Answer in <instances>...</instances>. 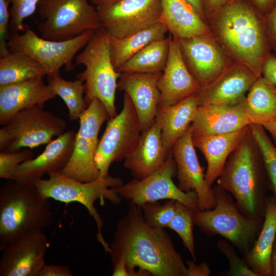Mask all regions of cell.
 <instances>
[{
	"instance_id": "41",
	"label": "cell",
	"mask_w": 276,
	"mask_h": 276,
	"mask_svg": "<svg viewBox=\"0 0 276 276\" xmlns=\"http://www.w3.org/2000/svg\"><path fill=\"white\" fill-rule=\"evenodd\" d=\"M262 76L276 86V55L269 52L265 57L262 64Z\"/></svg>"
},
{
	"instance_id": "21",
	"label": "cell",
	"mask_w": 276,
	"mask_h": 276,
	"mask_svg": "<svg viewBox=\"0 0 276 276\" xmlns=\"http://www.w3.org/2000/svg\"><path fill=\"white\" fill-rule=\"evenodd\" d=\"M160 74L123 73L117 89L130 97L137 113L142 132L154 123L159 107L160 94L158 80Z\"/></svg>"
},
{
	"instance_id": "28",
	"label": "cell",
	"mask_w": 276,
	"mask_h": 276,
	"mask_svg": "<svg viewBox=\"0 0 276 276\" xmlns=\"http://www.w3.org/2000/svg\"><path fill=\"white\" fill-rule=\"evenodd\" d=\"M276 235V201L267 196L261 231L251 249L243 258L258 276H272L271 259Z\"/></svg>"
},
{
	"instance_id": "23",
	"label": "cell",
	"mask_w": 276,
	"mask_h": 276,
	"mask_svg": "<svg viewBox=\"0 0 276 276\" xmlns=\"http://www.w3.org/2000/svg\"><path fill=\"white\" fill-rule=\"evenodd\" d=\"M243 102L234 106H198L191 124L193 136L227 133L249 125Z\"/></svg>"
},
{
	"instance_id": "47",
	"label": "cell",
	"mask_w": 276,
	"mask_h": 276,
	"mask_svg": "<svg viewBox=\"0 0 276 276\" xmlns=\"http://www.w3.org/2000/svg\"><path fill=\"white\" fill-rule=\"evenodd\" d=\"M265 129L268 131L276 144V119L272 120L263 125Z\"/></svg>"
},
{
	"instance_id": "34",
	"label": "cell",
	"mask_w": 276,
	"mask_h": 276,
	"mask_svg": "<svg viewBox=\"0 0 276 276\" xmlns=\"http://www.w3.org/2000/svg\"><path fill=\"white\" fill-rule=\"evenodd\" d=\"M261 152L269 183V190L276 201V147L263 125H249Z\"/></svg>"
},
{
	"instance_id": "24",
	"label": "cell",
	"mask_w": 276,
	"mask_h": 276,
	"mask_svg": "<svg viewBox=\"0 0 276 276\" xmlns=\"http://www.w3.org/2000/svg\"><path fill=\"white\" fill-rule=\"evenodd\" d=\"M169 155L163 147L160 125L155 120L141 132L135 148L124 159V166L134 178L142 179L158 170Z\"/></svg>"
},
{
	"instance_id": "33",
	"label": "cell",
	"mask_w": 276,
	"mask_h": 276,
	"mask_svg": "<svg viewBox=\"0 0 276 276\" xmlns=\"http://www.w3.org/2000/svg\"><path fill=\"white\" fill-rule=\"evenodd\" d=\"M47 77L48 84L55 94L59 96L66 104L70 120L79 119L88 106L83 96L84 82L78 79L75 81L66 80L59 75Z\"/></svg>"
},
{
	"instance_id": "32",
	"label": "cell",
	"mask_w": 276,
	"mask_h": 276,
	"mask_svg": "<svg viewBox=\"0 0 276 276\" xmlns=\"http://www.w3.org/2000/svg\"><path fill=\"white\" fill-rule=\"evenodd\" d=\"M45 68L24 53L9 52L0 58V86L47 76Z\"/></svg>"
},
{
	"instance_id": "19",
	"label": "cell",
	"mask_w": 276,
	"mask_h": 276,
	"mask_svg": "<svg viewBox=\"0 0 276 276\" xmlns=\"http://www.w3.org/2000/svg\"><path fill=\"white\" fill-rule=\"evenodd\" d=\"M168 61L158 80L160 97L159 107L174 105L196 94L201 86L189 70L181 52L179 39L169 36Z\"/></svg>"
},
{
	"instance_id": "16",
	"label": "cell",
	"mask_w": 276,
	"mask_h": 276,
	"mask_svg": "<svg viewBox=\"0 0 276 276\" xmlns=\"http://www.w3.org/2000/svg\"><path fill=\"white\" fill-rule=\"evenodd\" d=\"M176 167L178 187L183 192L195 191L198 195L197 209L209 210L216 205L214 189L205 180L204 169L198 160L193 142L191 125L173 146L171 151Z\"/></svg>"
},
{
	"instance_id": "25",
	"label": "cell",
	"mask_w": 276,
	"mask_h": 276,
	"mask_svg": "<svg viewBox=\"0 0 276 276\" xmlns=\"http://www.w3.org/2000/svg\"><path fill=\"white\" fill-rule=\"evenodd\" d=\"M160 1L161 22L172 36L182 39L212 33L206 20L186 0Z\"/></svg>"
},
{
	"instance_id": "38",
	"label": "cell",
	"mask_w": 276,
	"mask_h": 276,
	"mask_svg": "<svg viewBox=\"0 0 276 276\" xmlns=\"http://www.w3.org/2000/svg\"><path fill=\"white\" fill-rule=\"evenodd\" d=\"M8 1L11 5L10 9V27L13 32H22L26 26L24 20L35 12L39 0Z\"/></svg>"
},
{
	"instance_id": "3",
	"label": "cell",
	"mask_w": 276,
	"mask_h": 276,
	"mask_svg": "<svg viewBox=\"0 0 276 276\" xmlns=\"http://www.w3.org/2000/svg\"><path fill=\"white\" fill-rule=\"evenodd\" d=\"M217 186L231 193L245 217L264 218L269 183L262 157L249 125L228 156Z\"/></svg>"
},
{
	"instance_id": "13",
	"label": "cell",
	"mask_w": 276,
	"mask_h": 276,
	"mask_svg": "<svg viewBox=\"0 0 276 276\" xmlns=\"http://www.w3.org/2000/svg\"><path fill=\"white\" fill-rule=\"evenodd\" d=\"M175 176L176 167L171 153L163 166L153 174L142 179L134 178L113 188L121 198L129 200L130 205L141 206L147 202L172 199L197 209V192L181 190L173 181Z\"/></svg>"
},
{
	"instance_id": "8",
	"label": "cell",
	"mask_w": 276,
	"mask_h": 276,
	"mask_svg": "<svg viewBox=\"0 0 276 276\" xmlns=\"http://www.w3.org/2000/svg\"><path fill=\"white\" fill-rule=\"evenodd\" d=\"M88 0H39L37 10L41 37L54 41L71 39L88 31L103 28L96 7Z\"/></svg>"
},
{
	"instance_id": "35",
	"label": "cell",
	"mask_w": 276,
	"mask_h": 276,
	"mask_svg": "<svg viewBox=\"0 0 276 276\" xmlns=\"http://www.w3.org/2000/svg\"><path fill=\"white\" fill-rule=\"evenodd\" d=\"M182 204L177 200L169 199L163 204L152 202L145 203L140 206L144 219L149 225L158 228H165Z\"/></svg>"
},
{
	"instance_id": "48",
	"label": "cell",
	"mask_w": 276,
	"mask_h": 276,
	"mask_svg": "<svg viewBox=\"0 0 276 276\" xmlns=\"http://www.w3.org/2000/svg\"><path fill=\"white\" fill-rule=\"evenodd\" d=\"M191 4L198 12L200 15L206 20L203 6V0H186Z\"/></svg>"
},
{
	"instance_id": "26",
	"label": "cell",
	"mask_w": 276,
	"mask_h": 276,
	"mask_svg": "<svg viewBox=\"0 0 276 276\" xmlns=\"http://www.w3.org/2000/svg\"><path fill=\"white\" fill-rule=\"evenodd\" d=\"M198 107L195 94L174 105L158 107L155 120L160 125L163 147L168 155L191 125Z\"/></svg>"
},
{
	"instance_id": "4",
	"label": "cell",
	"mask_w": 276,
	"mask_h": 276,
	"mask_svg": "<svg viewBox=\"0 0 276 276\" xmlns=\"http://www.w3.org/2000/svg\"><path fill=\"white\" fill-rule=\"evenodd\" d=\"M50 198L35 184L9 180L0 189V250L30 233L51 225Z\"/></svg>"
},
{
	"instance_id": "15",
	"label": "cell",
	"mask_w": 276,
	"mask_h": 276,
	"mask_svg": "<svg viewBox=\"0 0 276 276\" xmlns=\"http://www.w3.org/2000/svg\"><path fill=\"white\" fill-rule=\"evenodd\" d=\"M179 42L186 64L201 87L235 62L212 33L179 39Z\"/></svg>"
},
{
	"instance_id": "46",
	"label": "cell",
	"mask_w": 276,
	"mask_h": 276,
	"mask_svg": "<svg viewBox=\"0 0 276 276\" xmlns=\"http://www.w3.org/2000/svg\"><path fill=\"white\" fill-rule=\"evenodd\" d=\"M252 5L260 13L264 15L268 13L273 8L276 0H251Z\"/></svg>"
},
{
	"instance_id": "30",
	"label": "cell",
	"mask_w": 276,
	"mask_h": 276,
	"mask_svg": "<svg viewBox=\"0 0 276 276\" xmlns=\"http://www.w3.org/2000/svg\"><path fill=\"white\" fill-rule=\"evenodd\" d=\"M243 106L250 124L263 125L276 119V86L262 76L259 77L247 93Z\"/></svg>"
},
{
	"instance_id": "36",
	"label": "cell",
	"mask_w": 276,
	"mask_h": 276,
	"mask_svg": "<svg viewBox=\"0 0 276 276\" xmlns=\"http://www.w3.org/2000/svg\"><path fill=\"white\" fill-rule=\"evenodd\" d=\"M194 209L182 204L168 228L175 232L180 237L183 245L190 253L194 261H196L193 235Z\"/></svg>"
},
{
	"instance_id": "18",
	"label": "cell",
	"mask_w": 276,
	"mask_h": 276,
	"mask_svg": "<svg viewBox=\"0 0 276 276\" xmlns=\"http://www.w3.org/2000/svg\"><path fill=\"white\" fill-rule=\"evenodd\" d=\"M245 66L235 62L196 94L198 106H234L242 103L258 78Z\"/></svg>"
},
{
	"instance_id": "45",
	"label": "cell",
	"mask_w": 276,
	"mask_h": 276,
	"mask_svg": "<svg viewBox=\"0 0 276 276\" xmlns=\"http://www.w3.org/2000/svg\"><path fill=\"white\" fill-rule=\"evenodd\" d=\"M228 0H203L205 18L223 6Z\"/></svg>"
},
{
	"instance_id": "6",
	"label": "cell",
	"mask_w": 276,
	"mask_h": 276,
	"mask_svg": "<svg viewBox=\"0 0 276 276\" xmlns=\"http://www.w3.org/2000/svg\"><path fill=\"white\" fill-rule=\"evenodd\" d=\"M109 33L104 28L95 31L84 50L75 58L76 65L82 64L84 71L76 78L83 81L84 100L88 105L94 98L101 101L109 118L117 114L116 93L120 73L112 63Z\"/></svg>"
},
{
	"instance_id": "40",
	"label": "cell",
	"mask_w": 276,
	"mask_h": 276,
	"mask_svg": "<svg viewBox=\"0 0 276 276\" xmlns=\"http://www.w3.org/2000/svg\"><path fill=\"white\" fill-rule=\"evenodd\" d=\"M8 0H0V56L8 54L7 42L9 37L8 28L10 22V13Z\"/></svg>"
},
{
	"instance_id": "1",
	"label": "cell",
	"mask_w": 276,
	"mask_h": 276,
	"mask_svg": "<svg viewBox=\"0 0 276 276\" xmlns=\"http://www.w3.org/2000/svg\"><path fill=\"white\" fill-rule=\"evenodd\" d=\"M130 206L110 245L112 265L123 262L128 276H187V267L165 228L151 226L141 206Z\"/></svg>"
},
{
	"instance_id": "11",
	"label": "cell",
	"mask_w": 276,
	"mask_h": 276,
	"mask_svg": "<svg viewBox=\"0 0 276 276\" xmlns=\"http://www.w3.org/2000/svg\"><path fill=\"white\" fill-rule=\"evenodd\" d=\"M110 119L103 104L94 98L79 118L71 158L60 172L62 174L82 182H89L100 177L95 157L99 143L98 135L103 124Z\"/></svg>"
},
{
	"instance_id": "49",
	"label": "cell",
	"mask_w": 276,
	"mask_h": 276,
	"mask_svg": "<svg viewBox=\"0 0 276 276\" xmlns=\"http://www.w3.org/2000/svg\"><path fill=\"white\" fill-rule=\"evenodd\" d=\"M271 263L272 270V276H276V240H275L273 246Z\"/></svg>"
},
{
	"instance_id": "9",
	"label": "cell",
	"mask_w": 276,
	"mask_h": 276,
	"mask_svg": "<svg viewBox=\"0 0 276 276\" xmlns=\"http://www.w3.org/2000/svg\"><path fill=\"white\" fill-rule=\"evenodd\" d=\"M67 126L63 119L36 106L22 110L0 129V151L13 152L49 143Z\"/></svg>"
},
{
	"instance_id": "31",
	"label": "cell",
	"mask_w": 276,
	"mask_h": 276,
	"mask_svg": "<svg viewBox=\"0 0 276 276\" xmlns=\"http://www.w3.org/2000/svg\"><path fill=\"white\" fill-rule=\"evenodd\" d=\"M169 36L154 41L135 54L118 70L119 73L161 74L168 61Z\"/></svg>"
},
{
	"instance_id": "50",
	"label": "cell",
	"mask_w": 276,
	"mask_h": 276,
	"mask_svg": "<svg viewBox=\"0 0 276 276\" xmlns=\"http://www.w3.org/2000/svg\"><path fill=\"white\" fill-rule=\"evenodd\" d=\"M95 4L96 7H104L109 5L118 0H88Z\"/></svg>"
},
{
	"instance_id": "43",
	"label": "cell",
	"mask_w": 276,
	"mask_h": 276,
	"mask_svg": "<svg viewBox=\"0 0 276 276\" xmlns=\"http://www.w3.org/2000/svg\"><path fill=\"white\" fill-rule=\"evenodd\" d=\"M70 267L65 265L46 264L42 269L39 276H72Z\"/></svg>"
},
{
	"instance_id": "10",
	"label": "cell",
	"mask_w": 276,
	"mask_h": 276,
	"mask_svg": "<svg viewBox=\"0 0 276 276\" xmlns=\"http://www.w3.org/2000/svg\"><path fill=\"white\" fill-rule=\"evenodd\" d=\"M95 31H88L71 39L54 41L39 37L28 25L22 33L10 34L7 42L10 52L26 54L39 62L46 70L47 76L59 75L63 65L67 71L75 65L76 54L85 47Z\"/></svg>"
},
{
	"instance_id": "22",
	"label": "cell",
	"mask_w": 276,
	"mask_h": 276,
	"mask_svg": "<svg viewBox=\"0 0 276 276\" xmlns=\"http://www.w3.org/2000/svg\"><path fill=\"white\" fill-rule=\"evenodd\" d=\"M43 78L0 86V125L3 126L18 112L36 106L43 107L55 98L51 86Z\"/></svg>"
},
{
	"instance_id": "42",
	"label": "cell",
	"mask_w": 276,
	"mask_h": 276,
	"mask_svg": "<svg viewBox=\"0 0 276 276\" xmlns=\"http://www.w3.org/2000/svg\"><path fill=\"white\" fill-rule=\"evenodd\" d=\"M265 17L271 48L276 51V3Z\"/></svg>"
},
{
	"instance_id": "29",
	"label": "cell",
	"mask_w": 276,
	"mask_h": 276,
	"mask_svg": "<svg viewBox=\"0 0 276 276\" xmlns=\"http://www.w3.org/2000/svg\"><path fill=\"white\" fill-rule=\"evenodd\" d=\"M168 30L160 21L124 37L110 36L109 49L111 60L117 70L149 43L165 38Z\"/></svg>"
},
{
	"instance_id": "14",
	"label": "cell",
	"mask_w": 276,
	"mask_h": 276,
	"mask_svg": "<svg viewBox=\"0 0 276 276\" xmlns=\"http://www.w3.org/2000/svg\"><path fill=\"white\" fill-rule=\"evenodd\" d=\"M96 9L103 28L119 38L161 21L160 0H118Z\"/></svg>"
},
{
	"instance_id": "12",
	"label": "cell",
	"mask_w": 276,
	"mask_h": 276,
	"mask_svg": "<svg viewBox=\"0 0 276 276\" xmlns=\"http://www.w3.org/2000/svg\"><path fill=\"white\" fill-rule=\"evenodd\" d=\"M141 132L134 106L129 95L125 93L121 111L107 121L99 141L95 160L100 177L109 176L111 164L125 159L134 150Z\"/></svg>"
},
{
	"instance_id": "17",
	"label": "cell",
	"mask_w": 276,
	"mask_h": 276,
	"mask_svg": "<svg viewBox=\"0 0 276 276\" xmlns=\"http://www.w3.org/2000/svg\"><path fill=\"white\" fill-rule=\"evenodd\" d=\"M49 243L43 231L28 234L2 250L1 276H39L46 265L44 256Z\"/></svg>"
},
{
	"instance_id": "7",
	"label": "cell",
	"mask_w": 276,
	"mask_h": 276,
	"mask_svg": "<svg viewBox=\"0 0 276 276\" xmlns=\"http://www.w3.org/2000/svg\"><path fill=\"white\" fill-rule=\"evenodd\" d=\"M213 189L215 206L205 210L195 209L194 224L208 236L221 235L245 255L252 247L264 218L245 217L227 191L217 185Z\"/></svg>"
},
{
	"instance_id": "44",
	"label": "cell",
	"mask_w": 276,
	"mask_h": 276,
	"mask_svg": "<svg viewBox=\"0 0 276 276\" xmlns=\"http://www.w3.org/2000/svg\"><path fill=\"white\" fill-rule=\"evenodd\" d=\"M187 276H209L211 270L209 265L205 262L196 265L194 261H188Z\"/></svg>"
},
{
	"instance_id": "27",
	"label": "cell",
	"mask_w": 276,
	"mask_h": 276,
	"mask_svg": "<svg viewBox=\"0 0 276 276\" xmlns=\"http://www.w3.org/2000/svg\"><path fill=\"white\" fill-rule=\"evenodd\" d=\"M247 126L227 133L193 136L195 147L201 151L206 161L205 180L210 187H212L220 175L228 156L240 142Z\"/></svg>"
},
{
	"instance_id": "37",
	"label": "cell",
	"mask_w": 276,
	"mask_h": 276,
	"mask_svg": "<svg viewBox=\"0 0 276 276\" xmlns=\"http://www.w3.org/2000/svg\"><path fill=\"white\" fill-rule=\"evenodd\" d=\"M217 247L227 259L229 268L224 273L229 276H258L248 265L244 259L237 254L235 247L227 239L220 240Z\"/></svg>"
},
{
	"instance_id": "2",
	"label": "cell",
	"mask_w": 276,
	"mask_h": 276,
	"mask_svg": "<svg viewBox=\"0 0 276 276\" xmlns=\"http://www.w3.org/2000/svg\"><path fill=\"white\" fill-rule=\"evenodd\" d=\"M206 20L230 57L261 77L263 61L271 50L265 15L247 0H228Z\"/></svg>"
},
{
	"instance_id": "39",
	"label": "cell",
	"mask_w": 276,
	"mask_h": 276,
	"mask_svg": "<svg viewBox=\"0 0 276 276\" xmlns=\"http://www.w3.org/2000/svg\"><path fill=\"white\" fill-rule=\"evenodd\" d=\"M34 152L31 150H19L13 152L1 151L0 177L9 180L13 179L15 169L22 163L33 158Z\"/></svg>"
},
{
	"instance_id": "20",
	"label": "cell",
	"mask_w": 276,
	"mask_h": 276,
	"mask_svg": "<svg viewBox=\"0 0 276 276\" xmlns=\"http://www.w3.org/2000/svg\"><path fill=\"white\" fill-rule=\"evenodd\" d=\"M76 134L74 131L69 130L58 136L36 157L19 165L14 171L13 180L34 184L45 174L60 172L71 158Z\"/></svg>"
},
{
	"instance_id": "5",
	"label": "cell",
	"mask_w": 276,
	"mask_h": 276,
	"mask_svg": "<svg viewBox=\"0 0 276 276\" xmlns=\"http://www.w3.org/2000/svg\"><path fill=\"white\" fill-rule=\"evenodd\" d=\"M48 176V179L41 178L34 182L39 192L50 199L66 203L77 202L85 206L96 223L97 241L105 251L109 253L110 245L102 234L103 221L94 204L98 199H100L102 205L104 204L105 199L114 204H119L122 198L113 188L122 185V179L109 175L89 182H82L60 172L51 173Z\"/></svg>"
}]
</instances>
